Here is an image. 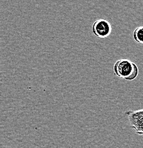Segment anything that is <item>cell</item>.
<instances>
[{"instance_id":"3957f363","label":"cell","mask_w":143,"mask_h":148,"mask_svg":"<svg viewBox=\"0 0 143 148\" xmlns=\"http://www.w3.org/2000/svg\"><path fill=\"white\" fill-rule=\"evenodd\" d=\"M92 32L95 36L99 38H105L112 32V25L107 20L98 19L95 21L92 26Z\"/></svg>"},{"instance_id":"6da1fadb","label":"cell","mask_w":143,"mask_h":148,"mask_svg":"<svg viewBox=\"0 0 143 148\" xmlns=\"http://www.w3.org/2000/svg\"><path fill=\"white\" fill-rule=\"evenodd\" d=\"M113 69L115 75L129 81L135 80L139 73V69L137 64L126 58L117 61Z\"/></svg>"},{"instance_id":"7a4b0ae2","label":"cell","mask_w":143,"mask_h":148,"mask_svg":"<svg viewBox=\"0 0 143 148\" xmlns=\"http://www.w3.org/2000/svg\"><path fill=\"white\" fill-rule=\"evenodd\" d=\"M130 127L135 133L143 137V109L128 110L125 112Z\"/></svg>"},{"instance_id":"277c9868","label":"cell","mask_w":143,"mask_h":148,"mask_svg":"<svg viewBox=\"0 0 143 148\" xmlns=\"http://www.w3.org/2000/svg\"><path fill=\"white\" fill-rule=\"evenodd\" d=\"M133 38L137 43L143 44V26L138 27L133 32Z\"/></svg>"}]
</instances>
